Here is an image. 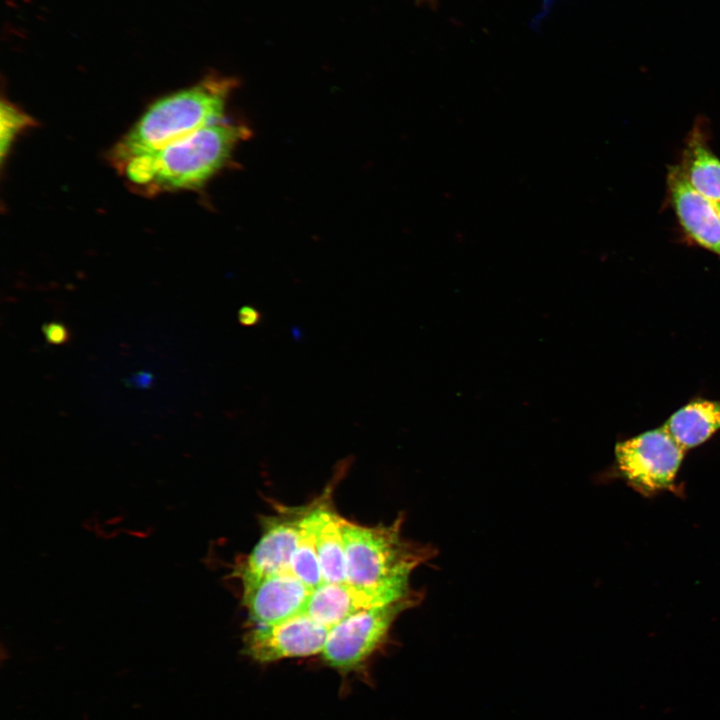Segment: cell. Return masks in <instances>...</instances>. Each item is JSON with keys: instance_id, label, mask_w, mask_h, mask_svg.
Instances as JSON below:
<instances>
[{"instance_id": "cell-6", "label": "cell", "mask_w": 720, "mask_h": 720, "mask_svg": "<svg viewBox=\"0 0 720 720\" xmlns=\"http://www.w3.org/2000/svg\"><path fill=\"white\" fill-rule=\"evenodd\" d=\"M306 506L285 508L262 520V534L250 554L235 569L243 589L263 578L288 572L300 538Z\"/></svg>"}, {"instance_id": "cell-15", "label": "cell", "mask_w": 720, "mask_h": 720, "mask_svg": "<svg viewBox=\"0 0 720 720\" xmlns=\"http://www.w3.org/2000/svg\"><path fill=\"white\" fill-rule=\"evenodd\" d=\"M42 332L49 344H64L69 339L67 328L60 322H49L42 325Z\"/></svg>"}, {"instance_id": "cell-3", "label": "cell", "mask_w": 720, "mask_h": 720, "mask_svg": "<svg viewBox=\"0 0 720 720\" xmlns=\"http://www.w3.org/2000/svg\"><path fill=\"white\" fill-rule=\"evenodd\" d=\"M402 522L400 516L390 525L365 527L341 519L348 585L396 597L420 594L409 585L410 573L436 551L404 539Z\"/></svg>"}, {"instance_id": "cell-5", "label": "cell", "mask_w": 720, "mask_h": 720, "mask_svg": "<svg viewBox=\"0 0 720 720\" xmlns=\"http://www.w3.org/2000/svg\"><path fill=\"white\" fill-rule=\"evenodd\" d=\"M684 452L664 426L620 442L615 448L621 473L643 495L672 486Z\"/></svg>"}, {"instance_id": "cell-17", "label": "cell", "mask_w": 720, "mask_h": 720, "mask_svg": "<svg viewBox=\"0 0 720 720\" xmlns=\"http://www.w3.org/2000/svg\"><path fill=\"white\" fill-rule=\"evenodd\" d=\"M151 382V375L146 373H138L132 377L130 383L137 387H147Z\"/></svg>"}, {"instance_id": "cell-16", "label": "cell", "mask_w": 720, "mask_h": 720, "mask_svg": "<svg viewBox=\"0 0 720 720\" xmlns=\"http://www.w3.org/2000/svg\"><path fill=\"white\" fill-rule=\"evenodd\" d=\"M262 318V314L256 308L245 305L238 311V320L242 326H255Z\"/></svg>"}, {"instance_id": "cell-8", "label": "cell", "mask_w": 720, "mask_h": 720, "mask_svg": "<svg viewBox=\"0 0 720 720\" xmlns=\"http://www.w3.org/2000/svg\"><path fill=\"white\" fill-rule=\"evenodd\" d=\"M311 592L293 573L282 572L243 589V603L252 625H271L303 612Z\"/></svg>"}, {"instance_id": "cell-4", "label": "cell", "mask_w": 720, "mask_h": 720, "mask_svg": "<svg viewBox=\"0 0 720 720\" xmlns=\"http://www.w3.org/2000/svg\"><path fill=\"white\" fill-rule=\"evenodd\" d=\"M419 602L400 600L349 615L329 630L324 661L341 673L359 670L383 644L396 617Z\"/></svg>"}, {"instance_id": "cell-1", "label": "cell", "mask_w": 720, "mask_h": 720, "mask_svg": "<svg viewBox=\"0 0 720 720\" xmlns=\"http://www.w3.org/2000/svg\"><path fill=\"white\" fill-rule=\"evenodd\" d=\"M249 135L245 125L220 120L130 160L120 173L137 191L148 195L198 188L226 165Z\"/></svg>"}, {"instance_id": "cell-14", "label": "cell", "mask_w": 720, "mask_h": 720, "mask_svg": "<svg viewBox=\"0 0 720 720\" xmlns=\"http://www.w3.org/2000/svg\"><path fill=\"white\" fill-rule=\"evenodd\" d=\"M34 120L16 105L4 99L0 104V154L5 160L16 136L33 126Z\"/></svg>"}, {"instance_id": "cell-2", "label": "cell", "mask_w": 720, "mask_h": 720, "mask_svg": "<svg viewBox=\"0 0 720 720\" xmlns=\"http://www.w3.org/2000/svg\"><path fill=\"white\" fill-rule=\"evenodd\" d=\"M235 86L232 78L213 74L158 99L113 146L109 153L112 165L120 171L130 160L222 120Z\"/></svg>"}, {"instance_id": "cell-7", "label": "cell", "mask_w": 720, "mask_h": 720, "mask_svg": "<svg viewBox=\"0 0 720 720\" xmlns=\"http://www.w3.org/2000/svg\"><path fill=\"white\" fill-rule=\"evenodd\" d=\"M329 628L301 612L271 625H252L244 636V652L259 663L322 653Z\"/></svg>"}, {"instance_id": "cell-12", "label": "cell", "mask_w": 720, "mask_h": 720, "mask_svg": "<svg viewBox=\"0 0 720 720\" xmlns=\"http://www.w3.org/2000/svg\"><path fill=\"white\" fill-rule=\"evenodd\" d=\"M679 168L696 191L713 203L720 201V160L699 128L690 134Z\"/></svg>"}, {"instance_id": "cell-10", "label": "cell", "mask_w": 720, "mask_h": 720, "mask_svg": "<svg viewBox=\"0 0 720 720\" xmlns=\"http://www.w3.org/2000/svg\"><path fill=\"white\" fill-rule=\"evenodd\" d=\"M407 599L421 601L422 594L396 597L384 592L357 589L348 584H322L311 592L303 612L331 629L357 611Z\"/></svg>"}, {"instance_id": "cell-11", "label": "cell", "mask_w": 720, "mask_h": 720, "mask_svg": "<svg viewBox=\"0 0 720 720\" xmlns=\"http://www.w3.org/2000/svg\"><path fill=\"white\" fill-rule=\"evenodd\" d=\"M663 426L684 450L698 446L720 429V401L690 402Z\"/></svg>"}, {"instance_id": "cell-13", "label": "cell", "mask_w": 720, "mask_h": 720, "mask_svg": "<svg viewBox=\"0 0 720 720\" xmlns=\"http://www.w3.org/2000/svg\"><path fill=\"white\" fill-rule=\"evenodd\" d=\"M341 519L329 500L316 539L323 584H347Z\"/></svg>"}, {"instance_id": "cell-9", "label": "cell", "mask_w": 720, "mask_h": 720, "mask_svg": "<svg viewBox=\"0 0 720 720\" xmlns=\"http://www.w3.org/2000/svg\"><path fill=\"white\" fill-rule=\"evenodd\" d=\"M667 186L685 233L699 245L720 255V215L715 204L689 184L679 166L670 168Z\"/></svg>"}, {"instance_id": "cell-18", "label": "cell", "mask_w": 720, "mask_h": 720, "mask_svg": "<svg viewBox=\"0 0 720 720\" xmlns=\"http://www.w3.org/2000/svg\"><path fill=\"white\" fill-rule=\"evenodd\" d=\"M714 204H715V207H716V209H717V211H718V213H719V215H720V201L717 202V203H714Z\"/></svg>"}]
</instances>
